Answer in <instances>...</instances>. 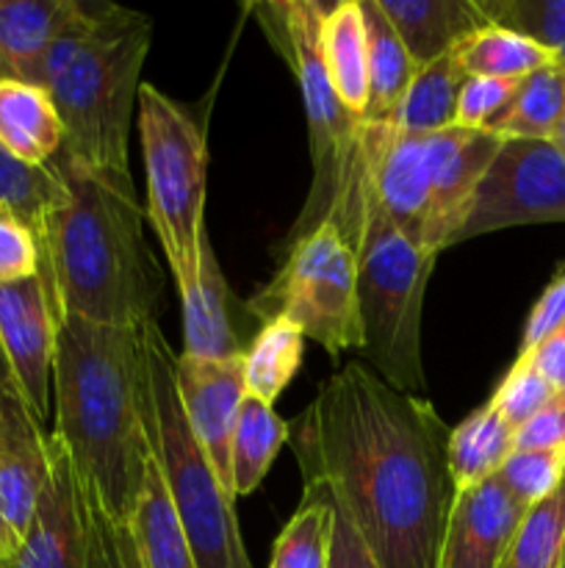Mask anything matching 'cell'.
Masks as SVG:
<instances>
[{
	"label": "cell",
	"mask_w": 565,
	"mask_h": 568,
	"mask_svg": "<svg viewBox=\"0 0 565 568\" xmlns=\"http://www.w3.org/2000/svg\"><path fill=\"white\" fill-rule=\"evenodd\" d=\"M415 72L487 26L476 0H380Z\"/></svg>",
	"instance_id": "19"
},
{
	"label": "cell",
	"mask_w": 565,
	"mask_h": 568,
	"mask_svg": "<svg viewBox=\"0 0 565 568\" xmlns=\"http://www.w3.org/2000/svg\"><path fill=\"white\" fill-rule=\"evenodd\" d=\"M332 538V508L321 497H302L275 541L269 568H327Z\"/></svg>",
	"instance_id": "33"
},
{
	"label": "cell",
	"mask_w": 565,
	"mask_h": 568,
	"mask_svg": "<svg viewBox=\"0 0 565 568\" xmlns=\"http://www.w3.org/2000/svg\"><path fill=\"white\" fill-rule=\"evenodd\" d=\"M427 144L430 136L399 131L393 122H360V153L371 200L380 214L419 247H424L432 197Z\"/></svg>",
	"instance_id": "11"
},
{
	"label": "cell",
	"mask_w": 565,
	"mask_h": 568,
	"mask_svg": "<svg viewBox=\"0 0 565 568\" xmlns=\"http://www.w3.org/2000/svg\"><path fill=\"white\" fill-rule=\"evenodd\" d=\"M260 322L288 320L330 355L363 349L358 311V264L332 220L282 253L280 270L249 300Z\"/></svg>",
	"instance_id": "9"
},
{
	"label": "cell",
	"mask_w": 565,
	"mask_h": 568,
	"mask_svg": "<svg viewBox=\"0 0 565 568\" xmlns=\"http://www.w3.org/2000/svg\"><path fill=\"white\" fill-rule=\"evenodd\" d=\"M150 39L153 20L147 14L83 0L81 14L50 44L33 78L64 125L61 159L122 197H136L127 133Z\"/></svg>",
	"instance_id": "4"
},
{
	"label": "cell",
	"mask_w": 565,
	"mask_h": 568,
	"mask_svg": "<svg viewBox=\"0 0 565 568\" xmlns=\"http://www.w3.org/2000/svg\"><path fill=\"white\" fill-rule=\"evenodd\" d=\"M327 220L341 227L358 264L360 353L388 386L421 397L427 386L421 366V308L438 255L404 239L380 214L371 200L360 139L341 197Z\"/></svg>",
	"instance_id": "5"
},
{
	"label": "cell",
	"mask_w": 565,
	"mask_h": 568,
	"mask_svg": "<svg viewBox=\"0 0 565 568\" xmlns=\"http://www.w3.org/2000/svg\"><path fill=\"white\" fill-rule=\"evenodd\" d=\"M183 300V355L194 358H233L242 355L244 347L238 342L230 322V292L222 275L219 258L214 253L208 231L199 239L197 281L192 288L181 294Z\"/></svg>",
	"instance_id": "20"
},
{
	"label": "cell",
	"mask_w": 565,
	"mask_h": 568,
	"mask_svg": "<svg viewBox=\"0 0 565 568\" xmlns=\"http://www.w3.org/2000/svg\"><path fill=\"white\" fill-rule=\"evenodd\" d=\"M288 433H291V427L271 410V405L260 403L255 397L244 399L230 447L233 494H236V499L247 497L264 483L277 453L288 442Z\"/></svg>",
	"instance_id": "28"
},
{
	"label": "cell",
	"mask_w": 565,
	"mask_h": 568,
	"mask_svg": "<svg viewBox=\"0 0 565 568\" xmlns=\"http://www.w3.org/2000/svg\"><path fill=\"white\" fill-rule=\"evenodd\" d=\"M430 216H427L424 247L441 255L452 247L454 233L463 225L476 186L502 148V136L493 131L446 128L430 136Z\"/></svg>",
	"instance_id": "15"
},
{
	"label": "cell",
	"mask_w": 565,
	"mask_h": 568,
	"mask_svg": "<svg viewBox=\"0 0 565 568\" xmlns=\"http://www.w3.org/2000/svg\"><path fill=\"white\" fill-rule=\"evenodd\" d=\"M454 55L469 78H504V81H524L532 72L559 64L557 55L535 39L493 22L465 37L454 48Z\"/></svg>",
	"instance_id": "25"
},
{
	"label": "cell",
	"mask_w": 565,
	"mask_h": 568,
	"mask_svg": "<svg viewBox=\"0 0 565 568\" xmlns=\"http://www.w3.org/2000/svg\"><path fill=\"white\" fill-rule=\"evenodd\" d=\"M327 503H330V499H327ZM330 508H332V538H330V558H327V568H377L374 560H371L369 549H366V544L360 541L358 530H355L352 521H349V516L343 514L336 503H330Z\"/></svg>",
	"instance_id": "41"
},
{
	"label": "cell",
	"mask_w": 565,
	"mask_h": 568,
	"mask_svg": "<svg viewBox=\"0 0 565 568\" xmlns=\"http://www.w3.org/2000/svg\"><path fill=\"white\" fill-rule=\"evenodd\" d=\"M81 9L83 0H0V81L33 83L50 44Z\"/></svg>",
	"instance_id": "18"
},
{
	"label": "cell",
	"mask_w": 565,
	"mask_h": 568,
	"mask_svg": "<svg viewBox=\"0 0 565 568\" xmlns=\"http://www.w3.org/2000/svg\"><path fill=\"white\" fill-rule=\"evenodd\" d=\"M552 142L557 144V150H559V153L565 155V114H563V120H559V125L554 128V133H552Z\"/></svg>",
	"instance_id": "43"
},
{
	"label": "cell",
	"mask_w": 565,
	"mask_h": 568,
	"mask_svg": "<svg viewBox=\"0 0 565 568\" xmlns=\"http://www.w3.org/2000/svg\"><path fill=\"white\" fill-rule=\"evenodd\" d=\"M515 430L487 399L449 433V471L458 491L487 480L513 453Z\"/></svg>",
	"instance_id": "26"
},
{
	"label": "cell",
	"mask_w": 565,
	"mask_h": 568,
	"mask_svg": "<svg viewBox=\"0 0 565 568\" xmlns=\"http://www.w3.org/2000/svg\"><path fill=\"white\" fill-rule=\"evenodd\" d=\"M64 144L53 100L37 83L0 81V148L28 166H48Z\"/></svg>",
	"instance_id": "21"
},
{
	"label": "cell",
	"mask_w": 565,
	"mask_h": 568,
	"mask_svg": "<svg viewBox=\"0 0 565 568\" xmlns=\"http://www.w3.org/2000/svg\"><path fill=\"white\" fill-rule=\"evenodd\" d=\"M64 200L66 186L53 166H28L0 148V205L14 209L37 231V236L44 220Z\"/></svg>",
	"instance_id": "32"
},
{
	"label": "cell",
	"mask_w": 565,
	"mask_h": 568,
	"mask_svg": "<svg viewBox=\"0 0 565 568\" xmlns=\"http://www.w3.org/2000/svg\"><path fill=\"white\" fill-rule=\"evenodd\" d=\"M526 510L557 491L565 477V449H513L496 471Z\"/></svg>",
	"instance_id": "35"
},
{
	"label": "cell",
	"mask_w": 565,
	"mask_h": 568,
	"mask_svg": "<svg viewBox=\"0 0 565 568\" xmlns=\"http://www.w3.org/2000/svg\"><path fill=\"white\" fill-rule=\"evenodd\" d=\"M147 327V325H144ZM144 327L64 316L53 361V433L83 494L127 525L153 464Z\"/></svg>",
	"instance_id": "2"
},
{
	"label": "cell",
	"mask_w": 565,
	"mask_h": 568,
	"mask_svg": "<svg viewBox=\"0 0 565 568\" xmlns=\"http://www.w3.org/2000/svg\"><path fill=\"white\" fill-rule=\"evenodd\" d=\"M325 11L327 3H319V0H282V3L258 6L260 26L266 28L271 44L288 61L299 81L305 120H308L310 164H314L308 197H305L294 227L282 239V253L332 214L349 170H352L360 122H363L352 111L343 109L330 78H327L319 44Z\"/></svg>",
	"instance_id": "7"
},
{
	"label": "cell",
	"mask_w": 565,
	"mask_h": 568,
	"mask_svg": "<svg viewBox=\"0 0 565 568\" xmlns=\"http://www.w3.org/2000/svg\"><path fill=\"white\" fill-rule=\"evenodd\" d=\"M521 81L504 78H465L454 111V125L471 131H491L513 103Z\"/></svg>",
	"instance_id": "37"
},
{
	"label": "cell",
	"mask_w": 565,
	"mask_h": 568,
	"mask_svg": "<svg viewBox=\"0 0 565 568\" xmlns=\"http://www.w3.org/2000/svg\"><path fill=\"white\" fill-rule=\"evenodd\" d=\"M493 26L535 39L565 67V0H476Z\"/></svg>",
	"instance_id": "34"
},
{
	"label": "cell",
	"mask_w": 565,
	"mask_h": 568,
	"mask_svg": "<svg viewBox=\"0 0 565 568\" xmlns=\"http://www.w3.org/2000/svg\"><path fill=\"white\" fill-rule=\"evenodd\" d=\"M150 442L181 530L197 568H253L233 499L194 438L175 386V358L158 322L144 327Z\"/></svg>",
	"instance_id": "6"
},
{
	"label": "cell",
	"mask_w": 565,
	"mask_h": 568,
	"mask_svg": "<svg viewBox=\"0 0 565 568\" xmlns=\"http://www.w3.org/2000/svg\"><path fill=\"white\" fill-rule=\"evenodd\" d=\"M131 530L144 568H197L175 508H172L170 494H166L155 455L147 477H144L142 497H138L136 510L131 516Z\"/></svg>",
	"instance_id": "24"
},
{
	"label": "cell",
	"mask_w": 565,
	"mask_h": 568,
	"mask_svg": "<svg viewBox=\"0 0 565 568\" xmlns=\"http://www.w3.org/2000/svg\"><path fill=\"white\" fill-rule=\"evenodd\" d=\"M321 61L343 109L363 120L369 103V70H366V26L360 0L327 6L319 31Z\"/></svg>",
	"instance_id": "23"
},
{
	"label": "cell",
	"mask_w": 565,
	"mask_h": 568,
	"mask_svg": "<svg viewBox=\"0 0 565 568\" xmlns=\"http://www.w3.org/2000/svg\"><path fill=\"white\" fill-rule=\"evenodd\" d=\"M513 449H565V392H557L515 430Z\"/></svg>",
	"instance_id": "40"
},
{
	"label": "cell",
	"mask_w": 565,
	"mask_h": 568,
	"mask_svg": "<svg viewBox=\"0 0 565 568\" xmlns=\"http://www.w3.org/2000/svg\"><path fill=\"white\" fill-rule=\"evenodd\" d=\"M559 568H565V541H563V558H559Z\"/></svg>",
	"instance_id": "45"
},
{
	"label": "cell",
	"mask_w": 565,
	"mask_h": 568,
	"mask_svg": "<svg viewBox=\"0 0 565 568\" xmlns=\"http://www.w3.org/2000/svg\"><path fill=\"white\" fill-rule=\"evenodd\" d=\"M465 78L469 75L458 64L454 50L432 61V64L421 67L413 75V81H410L402 103H399L393 125L399 131L424 133V136L452 128L460 89H463Z\"/></svg>",
	"instance_id": "27"
},
{
	"label": "cell",
	"mask_w": 565,
	"mask_h": 568,
	"mask_svg": "<svg viewBox=\"0 0 565 568\" xmlns=\"http://www.w3.org/2000/svg\"><path fill=\"white\" fill-rule=\"evenodd\" d=\"M548 222H565V155L552 139H502L452 244Z\"/></svg>",
	"instance_id": "10"
},
{
	"label": "cell",
	"mask_w": 565,
	"mask_h": 568,
	"mask_svg": "<svg viewBox=\"0 0 565 568\" xmlns=\"http://www.w3.org/2000/svg\"><path fill=\"white\" fill-rule=\"evenodd\" d=\"M524 516L526 508L499 475L458 491L443 536L441 568H499Z\"/></svg>",
	"instance_id": "17"
},
{
	"label": "cell",
	"mask_w": 565,
	"mask_h": 568,
	"mask_svg": "<svg viewBox=\"0 0 565 568\" xmlns=\"http://www.w3.org/2000/svg\"><path fill=\"white\" fill-rule=\"evenodd\" d=\"M449 433L427 399L352 361L321 383L288 438L302 497L336 503L377 568H441L458 494Z\"/></svg>",
	"instance_id": "1"
},
{
	"label": "cell",
	"mask_w": 565,
	"mask_h": 568,
	"mask_svg": "<svg viewBox=\"0 0 565 568\" xmlns=\"http://www.w3.org/2000/svg\"><path fill=\"white\" fill-rule=\"evenodd\" d=\"M565 114V67H546L521 81L513 103L491 128L502 139H552Z\"/></svg>",
	"instance_id": "30"
},
{
	"label": "cell",
	"mask_w": 565,
	"mask_h": 568,
	"mask_svg": "<svg viewBox=\"0 0 565 568\" xmlns=\"http://www.w3.org/2000/svg\"><path fill=\"white\" fill-rule=\"evenodd\" d=\"M518 358L530 361L554 392H565V325Z\"/></svg>",
	"instance_id": "42"
},
{
	"label": "cell",
	"mask_w": 565,
	"mask_h": 568,
	"mask_svg": "<svg viewBox=\"0 0 565 568\" xmlns=\"http://www.w3.org/2000/svg\"><path fill=\"white\" fill-rule=\"evenodd\" d=\"M66 186V200L39 231L42 266L59 322L64 316L109 327L155 322L161 272L144 242V211L72 166L50 161Z\"/></svg>",
	"instance_id": "3"
},
{
	"label": "cell",
	"mask_w": 565,
	"mask_h": 568,
	"mask_svg": "<svg viewBox=\"0 0 565 568\" xmlns=\"http://www.w3.org/2000/svg\"><path fill=\"white\" fill-rule=\"evenodd\" d=\"M138 136H142L147 209L177 292L197 281L199 239L205 227V170L208 139L192 111L166 98L153 83L138 87Z\"/></svg>",
	"instance_id": "8"
},
{
	"label": "cell",
	"mask_w": 565,
	"mask_h": 568,
	"mask_svg": "<svg viewBox=\"0 0 565 568\" xmlns=\"http://www.w3.org/2000/svg\"><path fill=\"white\" fill-rule=\"evenodd\" d=\"M175 386L181 397L183 416L192 427L194 438L203 447L210 469L219 477L227 497L236 503L233 494L230 447L236 433L238 410L247 399L244 386V353L233 358H194L177 355L175 358Z\"/></svg>",
	"instance_id": "14"
},
{
	"label": "cell",
	"mask_w": 565,
	"mask_h": 568,
	"mask_svg": "<svg viewBox=\"0 0 565 568\" xmlns=\"http://www.w3.org/2000/svg\"><path fill=\"white\" fill-rule=\"evenodd\" d=\"M0 388H14V386H11V377H9V372H6L3 355H0Z\"/></svg>",
	"instance_id": "44"
},
{
	"label": "cell",
	"mask_w": 565,
	"mask_h": 568,
	"mask_svg": "<svg viewBox=\"0 0 565 568\" xmlns=\"http://www.w3.org/2000/svg\"><path fill=\"white\" fill-rule=\"evenodd\" d=\"M59 316L42 275L0 286V355L17 397L44 425L50 416Z\"/></svg>",
	"instance_id": "12"
},
{
	"label": "cell",
	"mask_w": 565,
	"mask_h": 568,
	"mask_svg": "<svg viewBox=\"0 0 565 568\" xmlns=\"http://www.w3.org/2000/svg\"><path fill=\"white\" fill-rule=\"evenodd\" d=\"M44 425L14 388H0V560L25 541L50 477Z\"/></svg>",
	"instance_id": "13"
},
{
	"label": "cell",
	"mask_w": 565,
	"mask_h": 568,
	"mask_svg": "<svg viewBox=\"0 0 565 568\" xmlns=\"http://www.w3.org/2000/svg\"><path fill=\"white\" fill-rule=\"evenodd\" d=\"M42 247L39 236L14 209L0 205V286L39 275Z\"/></svg>",
	"instance_id": "38"
},
{
	"label": "cell",
	"mask_w": 565,
	"mask_h": 568,
	"mask_svg": "<svg viewBox=\"0 0 565 568\" xmlns=\"http://www.w3.org/2000/svg\"><path fill=\"white\" fill-rule=\"evenodd\" d=\"M565 541V477L557 491L526 510L499 568H559Z\"/></svg>",
	"instance_id": "31"
},
{
	"label": "cell",
	"mask_w": 565,
	"mask_h": 568,
	"mask_svg": "<svg viewBox=\"0 0 565 568\" xmlns=\"http://www.w3.org/2000/svg\"><path fill=\"white\" fill-rule=\"evenodd\" d=\"M50 477L25 541L0 568H86V530L78 477L59 438L50 433Z\"/></svg>",
	"instance_id": "16"
},
{
	"label": "cell",
	"mask_w": 565,
	"mask_h": 568,
	"mask_svg": "<svg viewBox=\"0 0 565 568\" xmlns=\"http://www.w3.org/2000/svg\"><path fill=\"white\" fill-rule=\"evenodd\" d=\"M554 394L557 392L537 375V369L530 361L515 358V364L510 366V372L502 377L496 392H493L491 403L493 408L502 414V419L507 422L513 430H518V427L526 425Z\"/></svg>",
	"instance_id": "36"
},
{
	"label": "cell",
	"mask_w": 565,
	"mask_h": 568,
	"mask_svg": "<svg viewBox=\"0 0 565 568\" xmlns=\"http://www.w3.org/2000/svg\"><path fill=\"white\" fill-rule=\"evenodd\" d=\"M563 325H565V270H559L557 275H554V281L546 286V292L541 294V300L535 303L530 320H526L518 355H526L530 349H535L543 338H548Z\"/></svg>",
	"instance_id": "39"
},
{
	"label": "cell",
	"mask_w": 565,
	"mask_h": 568,
	"mask_svg": "<svg viewBox=\"0 0 565 568\" xmlns=\"http://www.w3.org/2000/svg\"><path fill=\"white\" fill-rule=\"evenodd\" d=\"M366 26V70H369V103L363 122H393L399 103L415 75V67L393 31L380 0H360Z\"/></svg>",
	"instance_id": "22"
},
{
	"label": "cell",
	"mask_w": 565,
	"mask_h": 568,
	"mask_svg": "<svg viewBox=\"0 0 565 568\" xmlns=\"http://www.w3.org/2000/svg\"><path fill=\"white\" fill-rule=\"evenodd\" d=\"M305 336L288 320H269L258 327L244 349V386L247 397L271 405L302 366Z\"/></svg>",
	"instance_id": "29"
}]
</instances>
